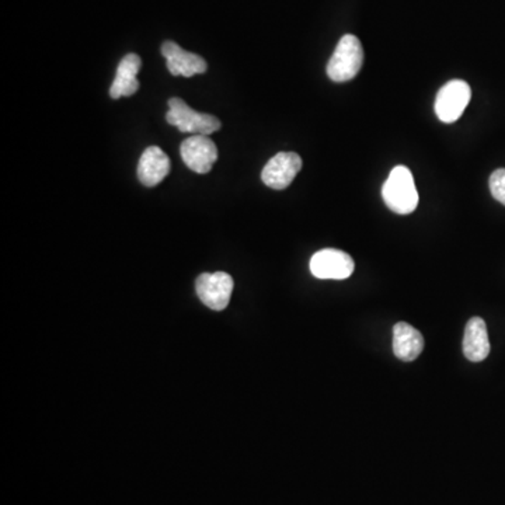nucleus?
Listing matches in <instances>:
<instances>
[{
  "label": "nucleus",
  "mask_w": 505,
  "mask_h": 505,
  "mask_svg": "<svg viewBox=\"0 0 505 505\" xmlns=\"http://www.w3.org/2000/svg\"><path fill=\"white\" fill-rule=\"evenodd\" d=\"M489 333L482 317H473L464 327V354L472 363H482L490 354Z\"/></svg>",
  "instance_id": "9b49d317"
},
{
  "label": "nucleus",
  "mask_w": 505,
  "mask_h": 505,
  "mask_svg": "<svg viewBox=\"0 0 505 505\" xmlns=\"http://www.w3.org/2000/svg\"><path fill=\"white\" fill-rule=\"evenodd\" d=\"M490 191L497 201L505 206V169H499L490 176Z\"/></svg>",
  "instance_id": "4468645a"
},
{
  "label": "nucleus",
  "mask_w": 505,
  "mask_h": 505,
  "mask_svg": "<svg viewBox=\"0 0 505 505\" xmlns=\"http://www.w3.org/2000/svg\"><path fill=\"white\" fill-rule=\"evenodd\" d=\"M170 171L169 156L159 146H149L143 151L138 163V179L145 187H155Z\"/></svg>",
  "instance_id": "9d476101"
},
{
  "label": "nucleus",
  "mask_w": 505,
  "mask_h": 505,
  "mask_svg": "<svg viewBox=\"0 0 505 505\" xmlns=\"http://www.w3.org/2000/svg\"><path fill=\"white\" fill-rule=\"evenodd\" d=\"M471 86L464 80H451L442 86L436 100V117L442 123L451 124L458 121L464 108L471 101Z\"/></svg>",
  "instance_id": "20e7f679"
},
{
  "label": "nucleus",
  "mask_w": 505,
  "mask_h": 505,
  "mask_svg": "<svg viewBox=\"0 0 505 505\" xmlns=\"http://www.w3.org/2000/svg\"><path fill=\"white\" fill-rule=\"evenodd\" d=\"M383 201L395 214L409 215L418 206V193L413 174L406 166H396L383 184Z\"/></svg>",
  "instance_id": "f257e3e1"
},
{
  "label": "nucleus",
  "mask_w": 505,
  "mask_h": 505,
  "mask_svg": "<svg viewBox=\"0 0 505 505\" xmlns=\"http://www.w3.org/2000/svg\"><path fill=\"white\" fill-rule=\"evenodd\" d=\"M310 272L319 280H345L351 277L355 262L350 254L335 249H325L310 259Z\"/></svg>",
  "instance_id": "423d86ee"
},
{
  "label": "nucleus",
  "mask_w": 505,
  "mask_h": 505,
  "mask_svg": "<svg viewBox=\"0 0 505 505\" xmlns=\"http://www.w3.org/2000/svg\"><path fill=\"white\" fill-rule=\"evenodd\" d=\"M142 67V60L136 54H128L121 60L118 65L117 76L110 88V96L114 100H118L124 96H133L139 87L138 75Z\"/></svg>",
  "instance_id": "ddd939ff"
},
{
  "label": "nucleus",
  "mask_w": 505,
  "mask_h": 505,
  "mask_svg": "<svg viewBox=\"0 0 505 505\" xmlns=\"http://www.w3.org/2000/svg\"><path fill=\"white\" fill-rule=\"evenodd\" d=\"M180 153L187 168L198 174L209 173L218 159V149L208 135L189 136L181 143Z\"/></svg>",
  "instance_id": "6e6552de"
},
{
  "label": "nucleus",
  "mask_w": 505,
  "mask_h": 505,
  "mask_svg": "<svg viewBox=\"0 0 505 505\" xmlns=\"http://www.w3.org/2000/svg\"><path fill=\"white\" fill-rule=\"evenodd\" d=\"M161 54L168 60L169 72L173 76L191 78L207 70V62L199 55L184 50L176 42L166 41L161 45Z\"/></svg>",
  "instance_id": "1a4fd4ad"
},
{
  "label": "nucleus",
  "mask_w": 505,
  "mask_h": 505,
  "mask_svg": "<svg viewBox=\"0 0 505 505\" xmlns=\"http://www.w3.org/2000/svg\"><path fill=\"white\" fill-rule=\"evenodd\" d=\"M302 169V159L294 152H281L270 159L262 171V180L272 189H285Z\"/></svg>",
  "instance_id": "0eeeda50"
},
{
  "label": "nucleus",
  "mask_w": 505,
  "mask_h": 505,
  "mask_svg": "<svg viewBox=\"0 0 505 505\" xmlns=\"http://www.w3.org/2000/svg\"><path fill=\"white\" fill-rule=\"evenodd\" d=\"M166 121L177 126L180 133H191L196 135H209L221 130V121L209 114L197 113L184 103L181 98L169 100V111Z\"/></svg>",
  "instance_id": "7ed1b4c3"
},
{
  "label": "nucleus",
  "mask_w": 505,
  "mask_h": 505,
  "mask_svg": "<svg viewBox=\"0 0 505 505\" xmlns=\"http://www.w3.org/2000/svg\"><path fill=\"white\" fill-rule=\"evenodd\" d=\"M424 350V337L417 328L408 323H398L393 327V353L399 360L411 363Z\"/></svg>",
  "instance_id": "f8f14e48"
},
{
  "label": "nucleus",
  "mask_w": 505,
  "mask_h": 505,
  "mask_svg": "<svg viewBox=\"0 0 505 505\" xmlns=\"http://www.w3.org/2000/svg\"><path fill=\"white\" fill-rule=\"evenodd\" d=\"M196 290L199 299L207 308L212 310H224L231 300L234 278L222 271L214 274L206 272L197 278Z\"/></svg>",
  "instance_id": "39448f33"
},
{
  "label": "nucleus",
  "mask_w": 505,
  "mask_h": 505,
  "mask_svg": "<svg viewBox=\"0 0 505 505\" xmlns=\"http://www.w3.org/2000/svg\"><path fill=\"white\" fill-rule=\"evenodd\" d=\"M363 62V50L360 40L353 34L344 35L328 60L327 76L333 82H348L358 75Z\"/></svg>",
  "instance_id": "f03ea898"
}]
</instances>
